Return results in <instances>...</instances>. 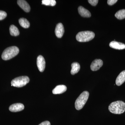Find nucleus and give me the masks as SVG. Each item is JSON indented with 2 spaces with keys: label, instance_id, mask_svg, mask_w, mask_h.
<instances>
[{
  "label": "nucleus",
  "instance_id": "39448f33",
  "mask_svg": "<svg viewBox=\"0 0 125 125\" xmlns=\"http://www.w3.org/2000/svg\"><path fill=\"white\" fill-rule=\"evenodd\" d=\"M29 78L27 76H21L14 79L11 81V86L20 88L29 83Z\"/></svg>",
  "mask_w": 125,
  "mask_h": 125
},
{
  "label": "nucleus",
  "instance_id": "f3484780",
  "mask_svg": "<svg viewBox=\"0 0 125 125\" xmlns=\"http://www.w3.org/2000/svg\"><path fill=\"white\" fill-rule=\"evenodd\" d=\"M19 23L21 26L24 28H28L30 26L29 22L25 18H20L19 20Z\"/></svg>",
  "mask_w": 125,
  "mask_h": 125
},
{
  "label": "nucleus",
  "instance_id": "20e7f679",
  "mask_svg": "<svg viewBox=\"0 0 125 125\" xmlns=\"http://www.w3.org/2000/svg\"><path fill=\"white\" fill-rule=\"evenodd\" d=\"M95 34L94 32L90 31H81L76 35V39L80 42H89L94 38Z\"/></svg>",
  "mask_w": 125,
  "mask_h": 125
},
{
  "label": "nucleus",
  "instance_id": "4468645a",
  "mask_svg": "<svg viewBox=\"0 0 125 125\" xmlns=\"http://www.w3.org/2000/svg\"><path fill=\"white\" fill-rule=\"evenodd\" d=\"M125 81V70L122 72L117 77L116 84L117 86H120Z\"/></svg>",
  "mask_w": 125,
  "mask_h": 125
},
{
  "label": "nucleus",
  "instance_id": "9b49d317",
  "mask_svg": "<svg viewBox=\"0 0 125 125\" xmlns=\"http://www.w3.org/2000/svg\"><path fill=\"white\" fill-rule=\"evenodd\" d=\"M109 46L115 49L122 50L125 49V44L115 41L111 42L109 43Z\"/></svg>",
  "mask_w": 125,
  "mask_h": 125
},
{
  "label": "nucleus",
  "instance_id": "6e6552de",
  "mask_svg": "<svg viewBox=\"0 0 125 125\" xmlns=\"http://www.w3.org/2000/svg\"><path fill=\"white\" fill-rule=\"evenodd\" d=\"M64 32V29L63 25L61 23H59L57 25L55 29V33L58 38H61L63 36Z\"/></svg>",
  "mask_w": 125,
  "mask_h": 125
},
{
  "label": "nucleus",
  "instance_id": "4be33fe9",
  "mask_svg": "<svg viewBox=\"0 0 125 125\" xmlns=\"http://www.w3.org/2000/svg\"><path fill=\"white\" fill-rule=\"evenodd\" d=\"M117 1V0H108L107 3L109 5H112L116 3Z\"/></svg>",
  "mask_w": 125,
  "mask_h": 125
},
{
  "label": "nucleus",
  "instance_id": "f8f14e48",
  "mask_svg": "<svg viewBox=\"0 0 125 125\" xmlns=\"http://www.w3.org/2000/svg\"><path fill=\"white\" fill-rule=\"evenodd\" d=\"M67 90V87L65 85H57L52 90V93L54 94H60L64 93Z\"/></svg>",
  "mask_w": 125,
  "mask_h": 125
},
{
  "label": "nucleus",
  "instance_id": "423d86ee",
  "mask_svg": "<svg viewBox=\"0 0 125 125\" xmlns=\"http://www.w3.org/2000/svg\"><path fill=\"white\" fill-rule=\"evenodd\" d=\"M37 64L38 70L40 72H43L45 70L46 62L44 57L39 55L37 58Z\"/></svg>",
  "mask_w": 125,
  "mask_h": 125
},
{
  "label": "nucleus",
  "instance_id": "7ed1b4c3",
  "mask_svg": "<svg viewBox=\"0 0 125 125\" xmlns=\"http://www.w3.org/2000/svg\"><path fill=\"white\" fill-rule=\"evenodd\" d=\"M89 95V93L87 91H84L81 94L75 103V106L76 109L80 110L83 108L87 102Z\"/></svg>",
  "mask_w": 125,
  "mask_h": 125
},
{
  "label": "nucleus",
  "instance_id": "9d476101",
  "mask_svg": "<svg viewBox=\"0 0 125 125\" xmlns=\"http://www.w3.org/2000/svg\"><path fill=\"white\" fill-rule=\"evenodd\" d=\"M18 5L21 8L26 12H29L30 10V7L28 2L24 0H19L17 1Z\"/></svg>",
  "mask_w": 125,
  "mask_h": 125
},
{
  "label": "nucleus",
  "instance_id": "aec40b11",
  "mask_svg": "<svg viewBox=\"0 0 125 125\" xmlns=\"http://www.w3.org/2000/svg\"><path fill=\"white\" fill-rule=\"evenodd\" d=\"M7 14L6 12L2 10H0V20L4 19L7 16Z\"/></svg>",
  "mask_w": 125,
  "mask_h": 125
},
{
  "label": "nucleus",
  "instance_id": "ddd939ff",
  "mask_svg": "<svg viewBox=\"0 0 125 125\" xmlns=\"http://www.w3.org/2000/svg\"><path fill=\"white\" fill-rule=\"evenodd\" d=\"M79 13L82 17L84 18H90L91 17V14L88 10L84 8L83 6H79L78 8Z\"/></svg>",
  "mask_w": 125,
  "mask_h": 125
},
{
  "label": "nucleus",
  "instance_id": "5701e85b",
  "mask_svg": "<svg viewBox=\"0 0 125 125\" xmlns=\"http://www.w3.org/2000/svg\"><path fill=\"white\" fill-rule=\"evenodd\" d=\"M39 125H51V123L48 121H45L42 122Z\"/></svg>",
  "mask_w": 125,
  "mask_h": 125
},
{
  "label": "nucleus",
  "instance_id": "1a4fd4ad",
  "mask_svg": "<svg viewBox=\"0 0 125 125\" xmlns=\"http://www.w3.org/2000/svg\"><path fill=\"white\" fill-rule=\"evenodd\" d=\"M24 108V105L22 104L15 103L10 105L9 109L10 111L16 112L22 111Z\"/></svg>",
  "mask_w": 125,
  "mask_h": 125
},
{
  "label": "nucleus",
  "instance_id": "6ab92c4d",
  "mask_svg": "<svg viewBox=\"0 0 125 125\" xmlns=\"http://www.w3.org/2000/svg\"><path fill=\"white\" fill-rule=\"evenodd\" d=\"M56 1L55 0H42V4L46 6H54L56 4Z\"/></svg>",
  "mask_w": 125,
  "mask_h": 125
},
{
  "label": "nucleus",
  "instance_id": "f03ea898",
  "mask_svg": "<svg viewBox=\"0 0 125 125\" xmlns=\"http://www.w3.org/2000/svg\"><path fill=\"white\" fill-rule=\"evenodd\" d=\"M19 52L18 47L11 46L6 48L2 52L1 57L4 60H8L17 55Z\"/></svg>",
  "mask_w": 125,
  "mask_h": 125
},
{
  "label": "nucleus",
  "instance_id": "2eb2a0df",
  "mask_svg": "<svg viewBox=\"0 0 125 125\" xmlns=\"http://www.w3.org/2000/svg\"><path fill=\"white\" fill-rule=\"evenodd\" d=\"M71 73L72 75H74L75 74L78 73L80 69V65L79 63L77 62H74L72 63L71 64Z\"/></svg>",
  "mask_w": 125,
  "mask_h": 125
},
{
  "label": "nucleus",
  "instance_id": "dca6fc26",
  "mask_svg": "<svg viewBox=\"0 0 125 125\" xmlns=\"http://www.w3.org/2000/svg\"><path fill=\"white\" fill-rule=\"evenodd\" d=\"M10 33L12 36H17L20 34V32L17 27L14 25H10Z\"/></svg>",
  "mask_w": 125,
  "mask_h": 125
},
{
  "label": "nucleus",
  "instance_id": "f257e3e1",
  "mask_svg": "<svg viewBox=\"0 0 125 125\" xmlns=\"http://www.w3.org/2000/svg\"><path fill=\"white\" fill-rule=\"evenodd\" d=\"M108 109L113 114H122L125 111V103L122 101L113 102L109 105Z\"/></svg>",
  "mask_w": 125,
  "mask_h": 125
},
{
  "label": "nucleus",
  "instance_id": "412c9836",
  "mask_svg": "<svg viewBox=\"0 0 125 125\" xmlns=\"http://www.w3.org/2000/svg\"><path fill=\"white\" fill-rule=\"evenodd\" d=\"M88 1L90 4L93 6H96L98 3V0H89Z\"/></svg>",
  "mask_w": 125,
  "mask_h": 125
},
{
  "label": "nucleus",
  "instance_id": "a211bd4d",
  "mask_svg": "<svg viewBox=\"0 0 125 125\" xmlns=\"http://www.w3.org/2000/svg\"><path fill=\"white\" fill-rule=\"evenodd\" d=\"M115 16L117 19L122 20L125 18V10H120L115 14Z\"/></svg>",
  "mask_w": 125,
  "mask_h": 125
},
{
  "label": "nucleus",
  "instance_id": "0eeeda50",
  "mask_svg": "<svg viewBox=\"0 0 125 125\" xmlns=\"http://www.w3.org/2000/svg\"><path fill=\"white\" fill-rule=\"evenodd\" d=\"M103 62L100 59H96L92 62L90 66L91 69L93 71L98 70L102 66Z\"/></svg>",
  "mask_w": 125,
  "mask_h": 125
}]
</instances>
